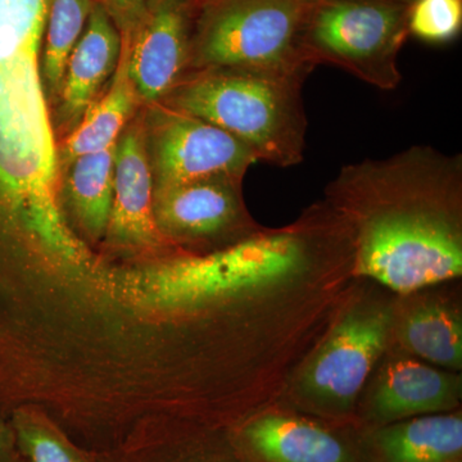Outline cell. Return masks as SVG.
I'll list each match as a JSON object with an SVG mask.
<instances>
[{"label":"cell","instance_id":"obj_1","mask_svg":"<svg viewBox=\"0 0 462 462\" xmlns=\"http://www.w3.org/2000/svg\"><path fill=\"white\" fill-rule=\"evenodd\" d=\"M324 200L351 234L356 278L397 296L461 278V154L420 144L348 163Z\"/></svg>","mask_w":462,"mask_h":462},{"label":"cell","instance_id":"obj_2","mask_svg":"<svg viewBox=\"0 0 462 462\" xmlns=\"http://www.w3.org/2000/svg\"><path fill=\"white\" fill-rule=\"evenodd\" d=\"M306 78L257 69L188 72L166 106L196 116L236 136L258 162L293 167L305 160Z\"/></svg>","mask_w":462,"mask_h":462},{"label":"cell","instance_id":"obj_3","mask_svg":"<svg viewBox=\"0 0 462 462\" xmlns=\"http://www.w3.org/2000/svg\"><path fill=\"white\" fill-rule=\"evenodd\" d=\"M394 309L396 300L351 291L321 340L289 376L279 406L357 425L364 389L392 346Z\"/></svg>","mask_w":462,"mask_h":462},{"label":"cell","instance_id":"obj_4","mask_svg":"<svg viewBox=\"0 0 462 462\" xmlns=\"http://www.w3.org/2000/svg\"><path fill=\"white\" fill-rule=\"evenodd\" d=\"M312 0H199L188 72L257 69L309 78L303 51Z\"/></svg>","mask_w":462,"mask_h":462},{"label":"cell","instance_id":"obj_5","mask_svg":"<svg viewBox=\"0 0 462 462\" xmlns=\"http://www.w3.org/2000/svg\"><path fill=\"white\" fill-rule=\"evenodd\" d=\"M409 7L392 0H312L303 27L307 60L315 69L339 67L380 90L396 89Z\"/></svg>","mask_w":462,"mask_h":462},{"label":"cell","instance_id":"obj_6","mask_svg":"<svg viewBox=\"0 0 462 462\" xmlns=\"http://www.w3.org/2000/svg\"><path fill=\"white\" fill-rule=\"evenodd\" d=\"M145 142L154 190L214 176L245 178L258 162L236 136L169 106L154 108Z\"/></svg>","mask_w":462,"mask_h":462},{"label":"cell","instance_id":"obj_7","mask_svg":"<svg viewBox=\"0 0 462 462\" xmlns=\"http://www.w3.org/2000/svg\"><path fill=\"white\" fill-rule=\"evenodd\" d=\"M229 431L248 462H372L364 428L321 420L279 404Z\"/></svg>","mask_w":462,"mask_h":462},{"label":"cell","instance_id":"obj_8","mask_svg":"<svg viewBox=\"0 0 462 462\" xmlns=\"http://www.w3.org/2000/svg\"><path fill=\"white\" fill-rule=\"evenodd\" d=\"M197 5L199 0H148L141 20L121 32L130 79L143 102L166 99L188 74Z\"/></svg>","mask_w":462,"mask_h":462},{"label":"cell","instance_id":"obj_9","mask_svg":"<svg viewBox=\"0 0 462 462\" xmlns=\"http://www.w3.org/2000/svg\"><path fill=\"white\" fill-rule=\"evenodd\" d=\"M376 370L364 389L356 416L364 430L460 410V373L434 366L402 351L387 352Z\"/></svg>","mask_w":462,"mask_h":462},{"label":"cell","instance_id":"obj_10","mask_svg":"<svg viewBox=\"0 0 462 462\" xmlns=\"http://www.w3.org/2000/svg\"><path fill=\"white\" fill-rule=\"evenodd\" d=\"M243 179L214 176L156 189L153 215L161 236L181 242L227 239L230 245L263 229L243 199Z\"/></svg>","mask_w":462,"mask_h":462},{"label":"cell","instance_id":"obj_11","mask_svg":"<svg viewBox=\"0 0 462 462\" xmlns=\"http://www.w3.org/2000/svg\"><path fill=\"white\" fill-rule=\"evenodd\" d=\"M153 178L145 126L134 121L116 142L114 199L106 238L115 247L147 248L160 245L153 215Z\"/></svg>","mask_w":462,"mask_h":462},{"label":"cell","instance_id":"obj_12","mask_svg":"<svg viewBox=\"0 0 462 462\" xmlns=\"http://www.w3.org/2000/svg\"><path fill=\"white\" fill-rule=\"evenodd\" d=\"M121 32L102 3H94L87 26L67 62L58 98L56 126L69 134L80 124L120 60Z\"/></svg>","mask_w":462,"mask_h":462},{"label":"cell","instance_id":"obj_13","mask_svg":"<svg viewBox=\"0 0 462 462\" xmlns=\"http://www.w3.org/2000/svg\"><path fill=\"white\" fill-rule=\"evenodd\" d=\"M396 300L392 346L449 372L462 369V315L457 300L427 288Z\"/></svg>","mask_w":462,"mask_h":462},{"label":"cell","instance_id":"obj_14","mask_svg":"<svg viewBox=\"0 0 462 462\" xmlns=\"http://www.w3.org/2000/svg\"><path fill=\"white\" fill-rule=\"evenodd\" d=\"M372 462H462V413H431L365 430Z\"/></svg>","mask_w":462,"mask_h":462},{"label":"cell","instance_id":"obj_15","mask_svg":"<svg viewBox=\"0 0 462 462\" xmlns=\"http://www.w3.org/2000/svg\"><path fill=\"white\" fill-rule=\"evenodd\" d=\"M138 99V93L129 75L126 48L123 44L117 69L107 91L90 106L83 120L69 134L60 148V163L62 169L66 170L76 158L115 145L126 127Z\"/></svg>","mask_w":462,"mask_h":462},{"label":"cell","instance_id":"obj_16","mask_svg":"<svg viewBox=\"0 0 462 462\" xmlns=\"http://www.w3.org/2000/svg\"><path fill=\"white\" fill-rule=\"evenodd\" d=\"M116 144L66 167V193L76 220L93 240L106 236L114 199Z\"/></svg>","mask_w":462,"mask_h":462},{"label":"cell","instance_id":"obj_17","mask_svg":"<svg viewBox=\"0 0 462 462\" xmlns=\"http://www.w3.org/2000/svg\"><path fill=\"white\" fill-rule=\"evenodd\" d=\"M96 0H50L44 41L42 78L45 96L58 100L69 58L83 35Z\"/></svg>","mask_w":462,"mask_h":462},{"label":"cell","instance_id":"obj_18","mask_svg":"<svg viewBox=\"0 0 462 462\" xmlns=\"http://www.w3.org/2000/svg\"><path fill=\"white\" fill-rule=\"evenodd\" d=\"M18 454L26 462H100L76 445L60 425L32 407L18 406L9 415Z\"/></svg>","mask_w":462,"mask_h":462},{"label":"cell","instance_id":"obj_19","mask_svg":"<svg viewBox=\"0 0 462 462\" xmlns=\"http://www.w3.org/2000/svg\"><path fill=\"white\" fill-rule=\"evenodd\" d=\"M172 438L158 457L148 462H248L234 446L227 428L187 430ZM100 462H105L100 460ZM147 462V461H143Z\"/></svg>","mask_w":462,"mask_h":462},{"label":"cell","instance_id":"obj_20","mask_svg":"<svg viewBox=\"0 0 462 462\" xmlns=\"http://www.w3.org/2000/svg\"><path fill=\"white\" fill-rule=\"evenodd\" d=\"M462 29V0H416L410 5L407 30L419 41L446 44Z\"/></svg>","mask_w":462,"mask_h":462},{"label":"cell","instance_id":"obj_21","mask_svg":"<svg viewBox=\"0 0 462 462\" xmlns=\"http://www.w3.org/2000/svg\"><path fill=\"white\" fill-rule=\"evenodd\" d=\"M148 0H103L120 32L132 29L145 12Z\"/></svg>","mask_w":462,"mask_h":462},{"label":"cell","instance_id":"obj_22","mask_svg":"<svg viewBox=\"0 0 462 462\" xmlns=\"http://www.w3.org/2000/svg\"><path fill=\"white\" fill-rule=\"evenodd\" d=\"M18 457L16 434L9 418L0 415V462H14Z\"/></svg>","mask_w":462,"mask_h":462},{"label":"cell","instance_id":"obj_23","mask_svg":"<svg viewBox=\"0 0 462 462\" xmlns=\"http://www.w3.org/2000/svg\"><path fill=\"white\" fill-rule=\"evenodd\" d=\"M392 2H397V3H402V5H412L413 2H416V0H392Z\"/></svg>","mask_w":462,"mask_h":462},{"label":"cell","instance_id":"obj_24","mask_svg":"<svg viewBox=\"0 0 462 462\" xmlns=\"http://www.w3.org/2000/svg\"><path fill=\"white\" fill-rule=\"evenodd\" d=\"M14 462H26L25 458L23 457L20 454H18V457L16 458V461Z\"/></svg>","mask_w":462,"mask_h":462},{"label":"cell","instance_id":"obj_25","mask_svg":"<svg viewBox=\"0 0 462 462\" xmlns=\"http://www.w3.org/2000/svg\"><path fill=\"white\" fill-rule=\"evenodd\" d=\"M96 2L102 3V5H103V0H96Z\"/></svg>","mask_w":462,"mask_h":462}]
</instances>
